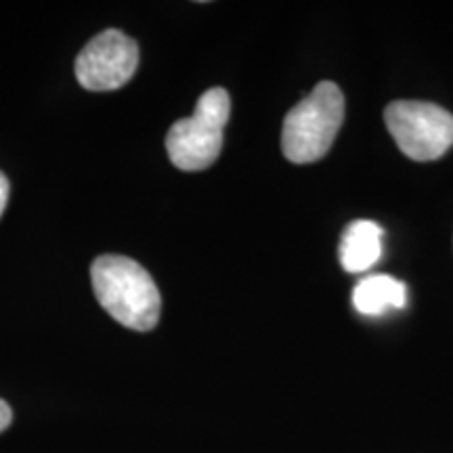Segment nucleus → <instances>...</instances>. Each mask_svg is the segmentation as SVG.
<instances>
[{
    "mask_svg": "<svg viewBox=\"0 0 453 453\" xmlns=\"http://www.w3.org/2000/svg\"><path fill=\"white\" fill-rule=\"evenodd\" d=\"M350 300L357 313L380 317L388 311L405 309L407 286L393 275H367L357 281Z\"/></svg>",
    "mask_w": 453,
    "mask_h": 453,
    "instance_id": "7",
    "label": "nucleus"
},
{
    "mask_svg": "<svg viewBox=\"0 0 453 453\" xmlns=\"http://www.w3.org/2000/svg\"><path fill=\"white\" fill-rule=\"evenodd\" d=\"M139 65V47L120 30L97 34L76 59V78L93 93L118 90L130 82Z\"/></svg>",
    "mask_w": 453,
    "mask_h": 453,
    "instance_id": "5",
    "label": "nucleus"
},
{
    "mask_svg": "<svg viewBox=\"0 0 453 453\" xmlns=\"http://www.w3.org/2000/svg\"><path fill=\"white\" fill-rule=\"evenodd\" d=\"M95 296L118 324L134 332L154 330L160 321L162 298L154 277L137 260L104 254L90 267Z\"/></svg>",
    "mask_w": 453,
    "mask_h": 453,
    "instance_id": "1",
    "label": "nucleus"
},
{
    "mask_svg": "<svg viewBox=\"0 0 453 453\" xmlns=\"http://www.w3.org/2000/svg\"><path fill=\"white\" fill-rule=\"evenodd\" d=\"M344 120V95L338 84L319 82L288 111L281 128V151L294 164L321 160Z\"/></svg>",
    "mask_w": 453,
    "mask_h": 453,
    "instance_id": "2",
    "label": "nucleus"
},
{
    "mask_svg": "<svg viewBox=\"0 0 453 453\" xmlns=\"http://www.w3.org/2000/svg\"><path fill=\"white\" fill-rule=\"evenodd\" d=\"M11 420H13V411H11L7 401L0 399V433H3V430L9 426Z\"/></svg>",
    "mask_w": 453,
    "mask_h": 453,
    "instance_id": "9",
    "label": "nucleus"
},
{
    "mask_svg": "<svg viewBox=\"0 0 453 453\" xmlns=\"http://www.w3.org/2000/svg\"><path fill=\"white\" fill-rule=\"evenodd\" d=\"M384 122L410 160H439L453 145V116L428 101H393L384 110Z\"/></svg>",
    "mask_w": 453,
    "mask_h": 453,
    "instance_id": "4",
    "label": "nucleus"
},
{
    "mask_svg": "<svg viewBox=\"0 0 453 453\" xmlns=\"http://www.w3.org/2000/svg\"><path fill=\"white\" fill-rule=\"evenodd\" d=\"M7 200H9V179L4 177V173L0 170V217H3Z\"/></svg>",
    "mask_w": 453,
    "mask_h": 453,
    "instance_id": "8",
    "label": "nucleus"
},
{
    "mask_svg": "<svg viewBox=\"0 0 453 453\" xmlns=\"http://www.w3.org/2000/svg\"><path fill=\"white\" fill-rule=\"evenodd\" d=\"M231 116L225 88H211L197 99L194 116L177 120L166 134L170 162L185 173L212 166L223 150V130Z\"/></svg>",
    "mask_w": 453,
    "mask_h": 453,
    "instance_id": "3",
    "label": "nucleus"
},
{
    "mask_svg": "<svg viewBox=\"0 0 453 453\" xmlns=\"http://www.w3.org/2000/svg\"><path fill=\"white\" fill-rule=\"evenodd\" d=\"M382 226L373 220H353L340 240L338 257L347 273H365L382 257Z\"/></svg>",
    "mask_w": 453,
    "mask_h": 453,
    "instance_id": "6",
    "label": "nucleus"
}]
</instances>
